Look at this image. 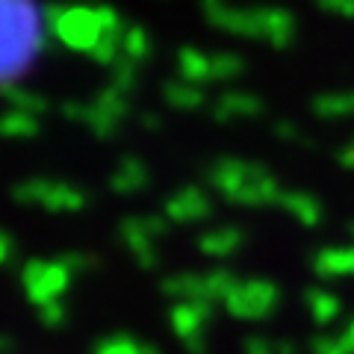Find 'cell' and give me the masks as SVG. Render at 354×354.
I'll return each mask as SVG.
<instances>
[{
    "label": "cell",
    "mask_w": 354,
    "mask_h": 354,
    "mask_svg": "<svg viewBox=\"0 0 354 354\" xmlns=\"http://www.w3.org/2000/svg\"><path fill=\"white\" fill-rule=\"evenodd\" d=\"M41 18L32 0H0V86L15 83L41 50Z\"/></svg>",
    "instance_id": "2"
},
{
    "label": "cell",
    "mask_w": 354,
    "mask_h": 354,
    "mask_svg": "<svg viewBox=\"0 0 354 354\" xmlns=\"http://www.w3.org/2000/svg\"><path fill=\"white\" fill-rule=\"evenodd\" d=\"M21 195H27L30 201H39L44 207H53V209H77L83 204V195L80 189L74 186H65V183H53V180H32L27 186H21Z\"/></svg>",
    "instance_id": "4"
},
{
    "label": "cell",
    "mask_w": 354,
    "mask_h": 354,
    "mask_svg": "<svg viewBox=\"0 0 354 354\" xmlns=\"http://www.w3.org/2000/svg\"><path fill=\"white\" fill-rule=\"evenodd\" d=\"M165 97H169V104L177 106V109H189V106H198L201 104V92L192 86V80H186V77H180L177 83H169L162 88Z\"/></svg>",
    "instance_id": "9"
},
{
    "label": "cell",
    "mask_w": 354,
    "mask_h": 354,
    "mask_svg": "<svg viewBox=\"0 0 354 354\" xmlns=\"http://www.w3.org/2000/svg\"><path fill=\"white\" fill-rule=\"evenodd\" d=\"M39 127V115L27 113V109H12L9 118L0 121V133L3 136H12V139H21V136H32Z\"/></svg>",
    "instance_id": "8"
},
{
    "label": "cell",
    "mask_w": 354,
    "mask_h": 354,
    "mask_svg": "<svg viewBox=\"0 0 354 354\" xmlns=\"http://www.w3.org/2000/svg\"><path fill=\"white\" fill-rule=\"evenodd\" d=\"M169 209H171V216H174V218H180V221H186V218H198V216H204V213H207V198H204L201 189H183L180 195H174V198H171Z\"/></svg>",
    "instance_id": "6"
},
{
    "label": "cell",
    "mask_w": 354,
    "mask_h": 354,
    "mask_svg": "<svg viewBox=\"0 0 354 354\" xmlns=\"http://www.w3.org/2000/svg\"><path fill=\"white\" fill-rule=\"evenodd\" d=\"M53 32L71 50L88 53V57L113 65L121 53L124 30L118 15L109 6H65L53 12Z\"/></svg>",
    "instance_id": "1"
},
{
    "label": "cell",
    "mask_w": 354,
    "mask_h": 354,
    "mask_svg": "<svg viewBox=\"0 0 354 354\" xmlns=\"http://www.w3.org/2000/svg\"><path fill=\"white\" fill-rule=\"evenodd\" d=\"M148 183V171L145 165L136 162V160H127L118 165V171L113 174V189L115 192H136Z\"/></svg>",
    "instance_id": "7"
},
{
    "label": "cell",
    "mask_w": 354,
    "mask_h": 354,
    "mask_svg": "<svg viewBox=\"0 0 354 354\" xmlns=\"http://www.w3.org/2000/svg\"><path fill=\"white\" fill-rule=\"evenodd\" d=\"M213 183L216 189L230 198H239V201H257L263 189H272L269 177L245 162H218L213 169Z\"/></svg>",
    "instance_id": "3"
},
{
    "label": "cell",
    "mask_w": 354,
    "mask_h": 354,
    "mask_svg": "<svg viewBox=\"0 0 354 354\" xmlns=\"http://www.w3.org/2000/svg\"><path fill=\"white\" fill-rule=\"evenodd\" d=\"M180 77H186V80H192V83L216 77L213 74V57H209V53L195 50V48H186L180 53Z\"/></svg>",
    "instance_id": "5"
}]
</instances>
